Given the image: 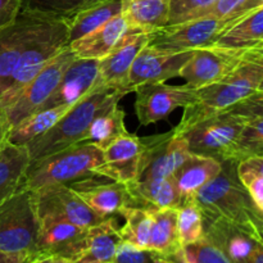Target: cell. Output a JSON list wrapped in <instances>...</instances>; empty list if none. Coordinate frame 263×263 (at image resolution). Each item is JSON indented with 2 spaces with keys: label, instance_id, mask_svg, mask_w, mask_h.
<instances>
[{
  "label": "cell",
  "instance_id": "obj_1",
  "mask_svg": "<svg viewBox=\"0 0 263 263\" xmlns=\"http://www.w3.org/2000/svg\"><path fill=\"white\" fill-rule=\"evenodd\" d=\"M259 91H263V51L249 57L220 81L198 89L195 100L184 107L181 120L172 130L181 135L195 123L226 112Z\"/></svg>",
  "mask_w": 263,
  "mask_h": 263
},
{
  "label": "cell",
  "instance_id": "obj_2",
  "mask_svg": "<svg viewBox=\"0 0 263 263\" xmlns=\"http://www.w3.org/2000/svg\"><path fill=\"white\" fill-rule=\"evenodd\" d=\"M204 221L222 217L263 240V212L253 203L236 176V163L222 162L220 174L194 197Z\"/></svg>",
  "mask_w": 263,
  "mask_h": 263
},
{
  "label": "cell",
  "instance_id": "obj_3",
  "mask_svg": "<svg viewBox=\"0 0 263 263\" xmlns=\"http://www.w3.org/2000/svg\"><path fill=\"white\" fill-rule=\"evenodd\" d=\"M125 95L127 94L121 90L102 87L82 98L67 110L66 115L53 127L26 145L31 161L84 143V138L92 120L113 104L120 103Z\"/></svg>",
  "mask_w": 263,
  "mask_h": 263
},
{
  "label": "cell",
  "instance_id": "obj_4",
  "mask_svg": "<svg viewBox=\"0 0 263 263\" xmlns=\"http://www.w3.org/2000/svg\"><path fill=\"white\" fill-rule=\"evenodd\" d=\"M103 151L94 144L80 143L61 152L31 161L20 187L37 192L50 185H71L98 176Z\"/></svg>",
  "mask_w": 263,
  "mask_h": 263
},
{
  "label": "cell",
  "instance_id": "obj_5",
  "mask_svg": "<svg viewBox=\"0 0 263 263\" xmlns=\"http://www.w3.org/2000/svg\"><path fill=\"white\" fill-rule=\"evenodd\" d=\"M243 123V115L229 109L195 123L181 135L190 153L210 157L221 163H238L243 159L239 144Z\"/></svg>",
  "mask_w": 263,
  "mask_h": 263
},
{
  "label": "cell",
  "instance_id": "obj_6",
  "mask_svg": "<svg viewBox=\"0 0 263 263\" xmlns=\"http://www.w3.org/2000/svg\"><path fill=\"white\" fill-rule=\"evenodd\" d=\"M39 223L35 193L18 187L0 204V252L32 257Z\"/></svg>",
  "mask_w": 263,
  "mask_h": 263
},
{
  "label": "cell",
  "instance_id": "obj_7",
  "mask_svg": "<svg viewBox=\"0 0 263 263\" xmlns=\"http://www.w3.org/2000/svg\"><path fill=\"white\" fill-rule=\"evenodd\" d=\"M76 58L77 57L67 44L4 108H0L4 113L9 128L27 116L37 112L39 108L55 90L66 69Z\"/></svg>",
  "mask_w": 263,
  "mask_h": 263
},
{
  "label": "cell",
  "instance_id": "obj_8",
  "mask_svg": "<svg viewBox=\"0 0 263 263\" xmlns=\"http://www.w3.org/2000/svg\"><path fill=\"white\" fill-rule=\"evenodd\" d=\"M67 44V23L53 20L21 55L7 89L0 95V108H4Z\"/></svg>",
  "mask_w": 263,
  "mask_h": 263
},
{
  "label": "cell",
  "instance_id": "obj_9",
  "mask_svg": "<svg viewBox=\"0 0 263 263\" xmlns=\"http://www.w3.org/2000/svg\"><path fill=\"white\" fill-rule=\"evenodd\" d=\"M258 51H263V46L230 49L210 44L192 51L190 58L180 69L179 76L186 81V85L198 90L222 80Z\"/></svg>",
  "mask_w": 263,
  "mask_h": 263
},
{
  "label": "cell",
  "instance_id": "obj_10",
  "mask_svg": "<svg viewBox=\"0 0 263 263\" xmlns=\"http://www.w3.org/2000/svg\"><path fill=\"white\" fill-rule=\"evenodd\" d=\"M141 144L143 152L135 180L172 177L174 172L190 154L184 136L174 130L141 138Z\"/></svg>",
  "mask_w": 263,
  "mask_h": 263
},
{
  "label": "cell",
  "instance_id": "obj_11",
  "mask_svg": "<svg viewBox=\"0 0 263 263\" xmlns=\"http://www.w3.org/2000/svg\"><path fill=\"white\" fill-rule=\"evenodd\" d=\"M226 26V21L208 17L166 25L148 32V45L171 53L192 51L212 44Z\"/></svg>",
  "mask_w": 263,
  "mask_h": 263
},
{
  "label": "cell",
  "instance_id": "obj_12",
  "mask_svg": "<svg viewBox=\"0 0 263 263\" xmlns=\"http://www.w3.org/2000/svg\"><path fill=\"white\" fill-rule=\"evenodd\" d=\"M136 94L135 113L141 126L157 123L168 117L175 109L186 107L197 98V89L189 85L145 84L138 86L134 91Z\"/></svg>",
  "mask_w": 263,
  "mask_h": 263
},
{
  "label": "cell",
  "instance_id": "obj_13",
  "mask_svg": "<svg viewBox=\"0 0 263 263\" xmlns=\"http://www.w3.org/2000/svg\"><path fill=\"white\" fill-rule=\"evenodd\" d=\"M51 21L53 18L21 10L14 22L0 32V95L7 89L25 49Z\"/></svg>",
  "mask_w": 263,
  "mask_h": 263
},
{
  "label": "cell",
  "instance_id": "obj_14",
  "mask_svg": "<svg viewBox=\"0 0 263 263\" xmlns=\"http://www.w3.org/2000/svg\"><path fill=\"white\" fill-rule=\"evenodd\" d=\"M39 221L37 239L32 257L57 256L72 263L82 253L86 247L87 229L54 216H39Z\"/></svg>",
  "mask_w": 263,
  "mask_h": 263
},
{
  "label": "cell",
  "instance_id": "obj_15",
  "mask_svg": "<svg viewBox=\"0 0 263 263\" xmlns=\"http://www.w3.org/2000/svg\"><path fill=\"white\" fill-rule=\"evenodd\" d=\"M33 193L39 216H54L84 229L92 228L105 220L98 216L68 185H50Z\"/></svg>",
  "mask_w": 263,
  "mask_h": 263
},
{
  "label": "cell",
  "instance_id": "obj_16",
  "mask_svg": "<svg viewBox=\"0 0 263 263\" xmlns=\"http://www.w3.org/2000/svg\"><path fill=\"white\" fill-rule=\"evenodd\" d=\"M192 51L171 53L145 45L139 51L131 67L127 85L130 92L135 91L136 87L141 85L166 82L177 77L180 69L192 55Z\"/></svg>",
  "mask_w": 263,
  "mask_h": 263
},
{
  "label": "cell",
  "instance_id": "obj_17",
  "mask_svg": "<svg viewBox=\"0 0 263 263\" xmlns=\"http://www.w3.org/2000/svg\"><path fill=\"white\" fill-rule=\"evenodd\" d=\"M148 32L134 30L120 41L108 55L98 61L100 84L104 87L121 90L126 94L128 90V76L131 67L139 51L148 45Z\"/></svg>",
  "mask_w": 263,
  "mask_h": 263
},
{
  "label": "cell",
  "instance_id": "obj_18",
  "mask_svg": "<svg viewBox=\"0 0 263 263\" xmlns=\"http://www.w3.org/2000/svg\"><path fill=\"white\" fill-rule=\"evenodd\" d=\"M103 86L99 80L98 61L76 58L66 69L58 86L45 100L39 110L49 109L58 105H72Z\"/></svg>",
  "mask_w": 263,
  "mask_h": 263
},
{
  "label": "cell",
  "instance_id": "obj_19",
  "mask_svg": "<svg viewBox=\"0 0 263 263\" xmlns=\"http://www.w3.org/2000/svg\"><path fill=\"white\" fill-rule=\"evenodd\" d=\"M141 152V138L125 131L103 149L104 162L98 176H105L122 184L134 181L138 177Z\"/></svg>",
  "mask_w": 263,
  "mask_h": 263
},
{
  "label": "cell",
  "instance_id": "obj_20",
  "mask_svg": "<svg viewBox=\"0 0 263 263\" xmlns=\"http://www.w3.org/2000/svg\"><path fill=\"white\" fill-rule=\"evenodd\" d=\"M204 238L233 263H247L254 249L263 244V240L222 217L204 221Z\"/></svg>",
  "mask_w": 263,
  "mask_h": 263
},
{
  "label": "cell",
  "instance_id": "obj_21",
  "mask_svg": "<svg viewBox=\"0 0 263 263\" xmlns=\"http://www.w3.org/2000/svg\"><path fill=\"white\" fill-rule=\"evenodd\" d=\"M131 31L134 28L130 27L122 13H120L84 37L71 41L68 45L77 58L99 61L108 55Z\"/></svg>",
  "mask_w": 263,
  "mask_h": 263
},
{
  "label": "cell",
  "instance_id": "obj_22",
  "mask_svg": "<svg viewBox=\"0 0 263 263\" xmlns=\"http://www.w3.org/2000/svg\"><path fill=\"white\" fill-rule=\"evenodd\" d=\"M127 186V207L146 211L177 208L184 203L172 177L153 180H135Z\"/></svg>",
  "mask_w": 263,
  "mask_h": 263
},
{
  "label": "cell",
  "instance_id": "obj_23",
  "mask_svg": "<svg viewBox=\"0 0 263 263\" xmlns=\"http://www.w3.org/2000/svg\"><path fill=\"white\" fill-rule=\"evenodd\" d=\"M92 177L72 182L71 186L80 198L103 218L118 215L121 208L127 207V186L122 182L113 181L100 184Z\"/></svg>",
  "mask_w": 263,
  "mask_h": 263
},
{
  "label": "cell",
  "instance_id": "obj_24",
  "mask_svg": "<svg viewBox=\"0 0 263 263\" xmlns=\"http://www.w3.org/2000/svg\"><path fill=\"white\" fill-rule=\"evenodd\" d=\"M221 170H222V163L217 159L190 153L186 159L180 164L179 168L174 172L172 180L185 203L194 199L198 190L215 179Z\"/></svg>",
  "mask_w": 263,
  "mask_h": 263
},
{
  "label": "cell",
  "instance_id": "obj_25",
  "mask_svg": "<svg viewBox=\"0 0 263 263\" xmlns=\"http://www.w3.org/2000/svg\"><path fill=\"white\" fill-rule=\"evenodd\" d=\"M212 45L230 49L263 46V7L231 21L216 36Z\"/></svg>",
  "mask_w": 263,
  "mask_h": 263
},
{
  "label": "cell",
  "instance_id": "obj_26",
  "mask_svg": "<svg viewBox=\"0 0 263 263\" xmlns=\"http://www.w3.org/2000/svg\"><path fill=\"white\" fill-rule=\"evenodd\" d=\"M116 218H105L103 222L87 229L86 247L72 263H113L122 243Z\"/></svg>",
  "mask_w": 263,
  "mask_h": 263
},
{
  "label": "cell",
  "instance_id": "obj_27",
  "mask_svg": "<svg viewBox=\"0 0 263 263\" xmlns=\"http://www.w3.org/2000/svg\"><path fill=\"white\" fill-rule=\"evenodd\" d=\"M152 225L149 249L159 252L168 257L172 262L181 263V248L177 235V211L175 208L151 211Z\"/></svg>",
  "mask_w": 263,
  "mask_h": 263
},
{
  "label": "cell",
  "instance_id": "obj_28",
  "mask_svg": "<svg viewBox=\"0 0 263 263\" xmlns=\"http://www.w3.org/2000/svg\"><path fill=\"white\" fill-rule=\"evenodd\" d=\"M168 8L170 0H122V14L130 27L145 32L167 25Z\"/></svg>",
  "mask_w": 263,
  "mask_h": 263
},
{
  "label": "cell",
  "instance_id": "obj_29",
  "mask_svg": "<svg viewBox=\"0 0 263 263\" xmlns=\"http://www.w3.org/2000/svg\"><path fill=\"white\" fill-rule=\"evenodd\" d=\"M30 162L27 146L8 143L0 157V204L21 186Z\"/></svg>",
  "mask_w": 263,
  "mask_h": 263
},
{
  "label": "cell",
  "instance_id": "obj_30",
  "mask_svg": "<svg viewBox=\"0 0 263 263\" xmlns=\"http://www.w3.org/2000/svg\"><path fill=\"white\" fill-rule=\"evenodd\" d=\"M120 13H122V0H102L81 10L67 22L68 44L84 37Z\"/></svg>",
  "mask_w": 263,
  "mask_h": 263
},
{
  "label": "cell",
  "instance_id": "obj_31",
  "mask_svg": "<svg viewBox=\"0 0 263 263\" xmlns=\"http://www.w3.org/2000/svg\"><path fill=\"white\" fill-rule=\"evenodd\" d=\"M69 105H58L49 109L37 110L23 118L9 131L8 141L14 145H27L30 141L45 134L53 127L69 109Z\"/></svg>",
  "mask_w": 263,
  "mask_h": 263
},
{
  "label": "cell",
  "instance_id": "obj_32",
  "mask_svg": "<svg viewBox=\"0 0 263 263\" xmlns=\"http://www.w3.org/2000/svg\"><path fill=\"white\" fill-rule=\"evenodd\" d=\"M125 110L118 105V103L113 104L92 120L84 138V143L94 144L103 151L121 134L127 131L125 126Z\"/></svg>",
  "mask_w": 263,
  "mask_h": 263
},
{
  "label": "cell",
  "instance_id": "obj_33",
  "mask_svg": "<svg viewBox=\"0 0 263 263\" xmlns=\"http://www.w3.org/2000/svg\"><path fill=\"white\" fill-rule=\"evenodd\" d=\"M118 215L125 218V225L118 229L123 243L136 248H149L153 225L151 211L136 207H123L121 208Z\"/></svg>",
  "mask_w": 263,
  "mask_h": 263
},
{
  "label": "cell",
  "instance_id": "obj_34",
  "mask_svg": "<svg viewBox=\"0 0 263 263\" xmlns=\"http://www.w3.org/2000/svg\"><path fill=\"white\" fill-rule=\"evenodd\" d=\"M102 0H21V10L68 22L73 15Z\"/></svg>",
  "mask_w": 263,
  "mask_h": 263
},
{
  "label": "cell",
  "instance_id": "obj_35",
  "mask_svg": "<svg viewBox=\"0 0 263 263\" xmlns=\"http://www.w3.org/2000/svg\"><path fill=\"white\" fill-rule=\"evenodd\" d=\"M236 176L256 207L263 212V156H251L239 161Z\"/></svg>",
  "mask_w": 263,
  "mask_h": 263
},
{
  "label": "cell",
  "instance_id": "obj_36",
  "mask_svg": "<svg viewBox=\"0 0 263 263\" xmlns=\"http://www.w3.org/2000/svg\"><path fill=\"white\" fill-rule=\"evenodd\" d=\"M177 235L182 247L200 240L204 236V218L194 200L177 208Z\"/></svg>",
  "mask_w": 263,
  "mask_h": 263
},
{
  "label": "cell",
  "instance_id": "obj_37",
  "mask_svg": "<svg viewBox=\"0 0 263 263\" xmlns=\"http://www.w3.org/2000/svg\"><path fill=\"white\" fill-rule=\"evenodd\" d=\"M181 263H233L203 236L200 240L181 248Z\"/></svg>",
  "mask_w": 263,
  "mask_h": 263
},
{
  "label": "cell",
  "instance_id": "obj_38",
  "mask_svg": "<svg viewBox=\"0 0 263 263\" xmlns=\"http://www.w3.org/2000/svg\"><path fill=\"white\" fill-rule=\"evenodd\" d=\"M216 0H170L167 25H177L204 15Z\"/></svg>",
  "mask_w": 263,
  "mask_h": 263
},
{
  "label": "cell",
  "instance_id": "obj_39",
  "mask_svg": "<svg viewBox=\"0 0 263 263\" xmlns=\"http://www.w3.org/2000/svg\"><path fill=\"white\" fill-rule=\"evenodd\" d=\"M171 259L164 254L149 248H136L127 243H121L113 263H168Z\"/></svg>",
  "mask_w": 263,
  "mask_h": 263
},
{
  "label": "cell",
  "instance_id": "obj_40",
  "mask_svg": "<svg viewBox=\"0 0 263 263\" xmlns=\"http://www.w3.org/2000/svg\"><path fill=\"white\" fill-rule=\"evenodd\" d=\"M21 12V0H0V32L12 25Z\"/></svg>",
  "mask_w": 263,
  "mask_h": 263
},
{
  "label": "cell",
  "instance_id": "obj_41",
  "mask_svg": "<svg viewBox=\"0 0 263 263\" xmlns=\"http://www.w3.org/2000/svg\"><path fill=\"white\" fill-rule=\"evenodd\" d=\"M25 263H71L68 259L57 256H37L26 259Z\"/></svg>",
  "mask_w": 263,
  "mask_h": 263
},
{
  "label": "cell",
  "instance_id": "obj_42",
  "mask_svg": "<svg viewBox=\"0 0 263 263\" xmlns=\"http://www.w3.org/2000/svg\"><path fill=\"white\" fill-rule=\"evenodd\" d=\"M26 259H27L26 254L0 252V263H25Z\"/></svg>",
  "mask_w": 263,
  "mask_h": 263
},
{
  "label": "cell",
  "instance_id": "obj_43",
  "mask_svg": "<svg viewBox=\"0 0 263 263\" xmlns=\"http://www.w3.org/2000/svg\"><path fill=\"white\" fill-rule=\"evenodd\" d=\"M9 126H8L7 120H5V116L3 113V110L0 109V145L5 143H9L8 141V136H9Z\"/></svg>",
  "mask_w": 263,
  "mask_h": 263
},
{
  "label": "cell",
  "instance_id": "obj_44",
  "mask_svg": "<svg viewBox=\"0 0 263 263\" xmlns=\"http://www.w3.org/2000/svg\"><path fill=\"white\" fill-rule=\"evenodd\" d=\"M247 263H263V244L254 249Z\"/></svg>",
  "mask_w": 263,
  "mask_h": 263
},
{
  "label": "cell",
  "instance_id": "obj_45",
  "mask_svg": "<svg viewBox=\"0 0 263 263\" xmlns=\"http://www.w3.org/2000/svg\"><path fill=\"white\" fill-rule=\"evenodd\" d=\"M168 263H175V262H172V261H170V262H168Z\"/></svg>",
  "mask_w": 263,
  "mask_h": 263
}]
</instances>
